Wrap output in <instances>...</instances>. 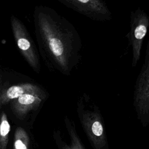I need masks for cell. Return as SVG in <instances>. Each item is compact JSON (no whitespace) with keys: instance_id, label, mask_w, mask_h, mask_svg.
Here are the masks:
<instances>
[{"instance_id":"1","label":"cell","mask_w":149,"mask_h":149,"mask_svg":"<svg viewBox=\"0 0 149 149\" xmlns=\"http://www.w3.org/2000/svg\"><path fill=\"white\" fill-rule=\"evenodd\" d=\"M47 27V45L54 65L70 75L81 59L82 41L74 26L56 13L49 15Z\"/></svg>"},{"instance_id":"2","label":"cell","mask_w":149,"mask_h":149,"mask_svg":"<svg viewBox=\"0 0 149 149\" xmlns=\"http://www.w3.org/2000/svg\"><path fill=\"white\" fill-rule=\"evenodd\" d=\"M76 112L93 149H109L101 112L89 95L83 93L79 97L76 104Z\"/></svg>"},{"instance_id":"3","label":"cell","mask_w":149,"mask_h":149,"mask_svg":"<svg viewBox=\"0 0 149 149\" xmlns=\"http://www.w3.org/2000/svg\"><path fill=\"white\" fill-rule=\"evenodd\" d=\"M133 105L137 118L143 126L149 125V40L144 63L134 85Z\"/></svg>"},{"instance_id":"4","label":"cell","mask_w":149,"mask_h":149,"mask_svg":"<svg viewBox=\"0 0 149 149\" xmlns=\"http://www.w3.org/2000/svg\"><path fill=\"white\" fill-rule=\"evenodd\" d=\"M130 18V31L126 37L132 48V66L135 68L140 60L143 41L149 28V16L138 8L131 11Z\"/></svg>"},{"instance_id":"5","label":"cell","mask_w":149,"mask_h":149,"mask_svg":"<svg viewBox=\"0 0 149 149\" xmlns=\"http://www.w3.org/2000/svg\"><path fill=\"white\" fill-rule=\"evenodd\" d=\"M67 7L94 21L112 19V13L104 0H59Z\"/></svg>"},{"instance_id":"6","label":"cell","mask_w":149,"mask_h":149,"mask_svg":"<svg viewBox=\"0 0 149 149\" xmlns=\"http://www.w3.org/2000/svg\"><path fill=\"white\" fill-rule=\"evenodd\" d=\"M44 98L43 94H39L37 90L26 93L13 100L12 104V110L17 117L23 118L37 108Z\"/></svg>"},{"instance_id":"7","label":"cell","mask_w":149,"mask_h":149,"mask_svg":"<svg viewBox=\"0 0 149 149\" xmlns=\"http://www.w3.org/2000/svg\"><path fill=\"white\" fill-rule=\"evenodd\" d=\"M65 124L69 136V143L62 140L59 134H56V144L59 149H86L76 128V125L68 116L65 118Z\"/></svg>"},{"instance_id":"8","label":"cell","mask_w":149,"mask_h":149,"mask_svg":"<svg viewBox=\"0 0 149 149\" xmlns=\"http://www.w3.org/2000/svg\"><path fill=\"white\" fill-rule=\"evenodd\" d=\"M37 90L34 87L29 85L11 86L6 90L5 93L0 96V106L9 102L10 100L16 99L26 93Z\"/></svg>"},{"instance_id":"9","label":"cell","mask_w":149,"mask_h":149,"mask_svg":"<svg viewBox=\"0 0 149 149\" xmlns=\"http://www.w3.org/2000/svg\"><path fill=\"white\" fill-rule=\"evenodd\" d=\"M10 125L5 112L0 113V149H6Z\"/></svg>"},{"instance_id":"10","label":"cell","mask_w":149,"mask_h":149,"mask_svg":"<svg viewBox=\"0 0 149 149\" xmlns=\"http://www.w3.org/2000/svg\"><path fill=\"white\" fill-rule=\"evenodd\" d=\"M29 137L24 129L19 127L15 133L13 149H29Z\"/></svg>"},{"instance_id":"11","label":"cell","mask_w":149,"mask_h":149,"mask_svg":"<svg viewBox=\"0 0 149 149\" xmlns=\"http://www.w3.org/2000/svg\"><path fill=\"white\" fill-rule=\"evenodd\" d=\"M17 45L18 47L23 51L28 50L30 48V42L24 37L19 38L17 39Z\"/></svg>"}]
</instances>
